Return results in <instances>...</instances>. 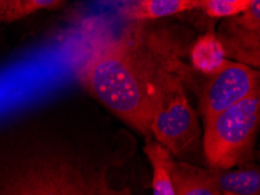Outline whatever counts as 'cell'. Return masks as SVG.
<instances>
[{"mask_svg":"<svg viewBox=\"0 0 260 195\" xmlns=\"http://www.w3.org/2000/svg\"><path fill=\"white\" fill-rule=\"evenodd\" d=\"M175 55L158 44L124 35L98 45L80 68L79 79L115 116L150 135L156 75Z\"/></svg>","mask_w":260,"mask_h":195,"instance_id":"1","label":"cell"},{"mask_svg":"<svg viewBox=\"0 0 260 195\" xmlns=\"http://www.w3.org/2000/svg\"><path fill=\"white\" fill-rule=\"evenodd\" d=\"M185 70L188 67L174 56L156 75L152 94L150 135L174 155L189 152L201 136L197 113L183 83Z\"/></svg>","mask_w":260,"mask_h":195,"instance_id":"2","label":"cell"},{"mask_svg":"<svg viewBox=\"0 0 260 195\" xmlns=\"http://www.w3.org/2000/svg\"><path fill=\"white\" fill-rule=\"evenodd\" d=\"M260 129V84L224 111L204 121L203 147L210 168L228 170L251 158Z\"/></svg>","mask_w":260,"mask_h":195,"instance_id":"3","label":"cell"},{"mask_svg":"<svg viewBox=\"0 0 260 195\" xmlns=\"http://www.w3.org/2000/svg\"><path fill=\"white\" fill-rule=\"evenodd\" d=\"M5 195H133L128 187L115 188L106 170H85L73 165L37 168L9 188Z\"/></svg>","mask_w":260,"mask_h":195,"instance_id":"4","label":"cell"},{"mask_svg":"<svg viewBox=\"0 0 260 195\" xmlns=\"http://www.w3.org/2000/svg\"><path fill=\"white\" fill-rule=\"evenodd\" d=\"M260 84V69L229 59L209 76L201 95L203 121L215 116L248 96Z\"/></svg>","mask_w":260,"mask_h":195,"instance_id":"5","label":"cell"},{"mask_svg":"<svg viewBox=\"0 0 260 195\" xmlns=\"http://www.w3.org/2000/svg\"><path fill=\"white\" fill-rule=\"evenodd\" d=\"M228 59L260 69V0L245 13L225 19L217 33Z\"/></svg>","mask_w":260,"mask_h":195,"instance_id":"6","label":"cell"},{"mask_svg":"<svg viewBox=\"0 0 260 195\" xmlns=\"http://www.w3.org/2000/svg\"><path fill=\"white\" fill-rule=\"evenodd\" d=\"M171 178L176 195H223L216 185L211 168L173 162Z\"/></svg>","mask_w":260,"mask_h":195,"instance_id":"7","label":"cell"},{"mask_svg":"<svg viewBox=\"0 0 260 195\" xmlns=\"http://www.w3.org/2000/svg\"><path fill=\"white\" fill-rule=\"evenodd\" d=\"M200 7V0H132L122 10L124 18L134 21L156 20L182 14Z\"/></svg>","mask_w":260,"mask_h":195,"instance_id":"8","label":"cell"},{"mask_svg":"<svg viewBox=\"0 0 260 195\" xmlns=\"http://www.w3.org/2000/svg\"><path fill=\"white\" fill-rule=\"evenodd\" d=\"M228 60L224 45L217 33L213 32L203 34L190 49V61L193 69L208 76L220 70Z\"/></svg>","mask_w":260,"mask_h":195,"instance_id":"9","label":"cell"},{"mask_svg":"<svg viewBox=\"0 0 260 195\" xmlns=\"http://www.w3.org/2000/svg\"><path fill=\"white\" fill-rule=\"evenodd\" d=\"M213 179L221 194L260 195V168L240 165L228 170H213Z\"/></svg>","mask_w":260,"mask_h":195,"instance_id":"10","label":"cell"},{"mask_svg":"<svg viewBox=\"0 0 260 195\" xmlns=\"http://www.w3.org/2000/svg\"><path fill=\"white\" fill-rule=\"evenodd\" d=\"M144 152L152 168V195H176L171 178L173 154L155 140L147 141Z\"/></svg>","mask_w":260,"mask_h":195,"instance_id":"11","label":"cell"},{"mask_svg":"<svg viewBox=\"0 0 260 195\" xmlns=\"http://www.w3.org/2000/svg\"><path fill=\"white\" fill-rule=\"evenodd\" d=\"M254 0H200V7L208 17L230 19L245 13Z\"/></svg>","mask_w":260,"mask_h":195,"instance_id":"12","label":"cell"},{"mask_svg":"<svg viewBox=\"0 0 260 195\" xmlns=\"http://www.w3.org/2000/svg\"><path fill=\"white\" fill-rule=\"evenodd\" d=\"M25 0H0V22H12L25 17Z\"/></svg>","mask_w":260,"mask_h":195,"instance_id":"13","label":"cell"},{"mask_svg":"<svg viewBox=\"0 0 260 195\" xmlns=\"http://www.w3.org/2000/svg\"><path fill=\"white\" fill-rule=\"evenodd\" d=\"M64 0H25L24 2V14L29 15L37 11L48 10L58 7Z\"/></svg>","mask_w":260,"mask_h":195,"instance_id":"14","label":"cell"},{"mask_svg":"<svg viewBox=\"0 0 260 195\" xmlns=\"http://www.w3.org/2000/svg\"><path fill=\"white\" fill-rule=\"evenodd\" d=\"M223 195H235V194H229V193H225V194H223Z\"/></svg>","mask_w":260,"mask_h":195,"instance_id":"15","label":"cell"},{"mask_svg":"<svg viewBox=\"0 0 260 195\" xmlns=\"http://www.w3.org/2000/svg\"><path fill=\"white\" fill-rule=\"evenodd\" d=\"M130 2H132V0H130ZM130 2H129V3H130Z\"/></svg>","mask_w":260,"mask_h":195,"instance_id":"16","label":"cell"}]
</instances>
